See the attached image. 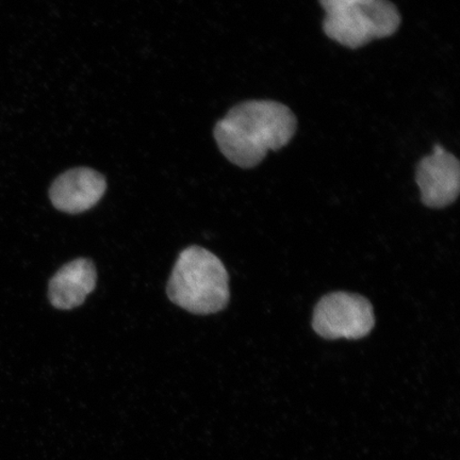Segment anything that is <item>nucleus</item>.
<instances>
[{"label": "nucleus", "mask_w": 460, "mask_h": 460, "mask_svg": "<svg viewBox=\"0 0 460 460\" xmlns=\"http://www.w3.org/2000/svg\"><path fill=\"white\" fill-rule=\"evenodd\" d=\"M376 325L372 304L366 297L333 292L322 297L314 312L313 327L327 341L365 338Z\"/></svg>", "instance_id": "4"}, {"label": "nucleus", "mask_w": 460, "mask_h": 460, "mask_svg": "<svg viewBox=\"0 0 460 460\" xmlns=\"http://www.w3.org/2000/svg\"><path fill=\"white\" fill-rule=\"evenodd\" d=\"M170 300L189 313L221 312L229 302V278L223 262L200 246L183 250L168 284Z\"/></svg>", "instance_id": "2"}, {"label": "nucleus", "mask_w": 460, "mask_h": 460, "mask_svg": "<svg viewBox=\"0 0 460 460\" xmlns=\"http://www.w3.org/2000/svg\"><path fill=\"white\" fill-rule=\"evenodd\" d=\"M94 263L79 258L63 266L50 279L49 297L57 309L71 310L79 307L96 287Z\"/></svg>", "instance_id": "7"}, {"label": "nucleus", "mask_w": 460, "mask_h": 460, "mask_svg": "<svg viewBox=\"0 0 460 460\" xmlns=\"http://www.w3.org/2000/svg\"><path fill=\"white\" fill-rule=\"evenodd\" d=\"M297 128L295 113L275 101H249L230 109L215 128L218 148L230 163L255 168L270 151H279Z\"/></svg>", "instance_id": "1"}, {"label": "nucleus", "mask_w": 460, "mask_h": 460, "mask_svg": "<svg viewBox=\"0 0 460 460\" xmlns=\"http://www.w3.org/2000/svg\"><path fill=\"white\" fill-rule=\"evenodd\" d=\"M327 37L350 49L398 31L402 16L390 0H319Z\"/></svg>", "instance_id": "3"}, {"label": "nucleus", "mask_w": 460, "mask_h": 460, "mask_svg": "<svg viewBox=\"0 0 460 460\" xmlns=\"http://www.w3.org/2000/svg\"><path fill=\"white\" fill-rule=\"evenodd\" d=\"M107 181L101 172L89 168L63 172L51 185L49 198L55 208L77 215L93 208L105 194Z\"/></svg>", "instance_id": "6"}, {"label": "nucleus", "mask_w": 460, "mask_h": 460, "mask_svg": "<svg viewBox=\"0 0 460 460\" xmlns=\"http://www.w3.org/2000/svg\"><path fill=\"white\" fill-rule=\"evenodd\" d=\"M416 181L422 203L429 208L441 209L456 201L460 190L458 159L440 146L433 154L420 161Z\"/></svg>", "instance_id": "5"}]
</instances>
